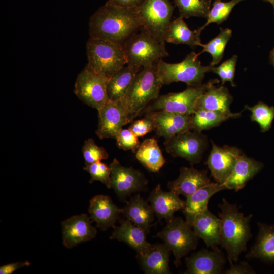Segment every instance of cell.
<instances>
[{"instance_id":"1","label":"cell","mask_w":274,"mask_h":274,"mask_svg":"<svg viewBox=\"0 0 274 274\" xmlns=\"http://www.w3.org/2000/svg\"><path fill=\"white\" fill-rule=\"evenodd\" d=\"M136 8H126L107 2L90 17V37L123 45L141 28Z\"/></svg>"},{"instance_id":"2","label":"cell","mask_w":274,"mask_h":274,"mask_svg":"<svg viewBox=\"0 0 274 274\" xmlns=\"http://www.w3.org/2000/svg\"><path fill=\"white\" fill-rule=\"evenodd\" d=\"M219 207L221 246L226 251L229 262H236L241 253L246 251L247 243L252 237L250 222L253 215L245 216L236 204L230 203L224 198Z\"/></svg>"},{"instance_id":"3","label":"cell","mask_w":274,"mask_h":274,"mask_svg":"<svg viewBox=\"0 0 274 274\" xmlns=\"http://www.w3.org/2000/svg\"><path fill=\"white\" fill-rule=\"evenodd\" d=\"M162 85L156 64L140 69L125 94L119 99L129 123L141 114L150 101L158 97Z\"/></svg>"},{"instance_id":"4","label":"cell","mask_w":274,"mask_h":274,"mask_svg":"<svg viewBox=\"0 0 274 274\" xmlns=\"http://www.w3.org/2000/svg\"><path fill=\"white\" fill-rule=\"evenodd\" d=\"M86 49L87 65L108 79L127 63L123 45L90 37Z\"/></svg>"},{"instance_id":"5","label":"cell","mask_w":274,"mask_h":274,"mask_svg":"<svg viewBox=\"0 0 274 274\" xmlns=\"http://www.w3.org/2000/svg\"><path fill=\"white\" fill-rule=\"evenodd\" d=\"M123 46L127 64L140 68L156 64L158 60L168 56L165 43L159 41L142 28Z\"/></svg>"},{"instance_id":"6","label":"cell","mask_w":274,"mask_h":274,"mask_svg":"<svg viewBox=\"0 0 274 274\" xmlns=\"http://www.w3.org/2000/svg\"><path fill=\"white\" fill-rule=\"evenodd\" d=\"M194 52L188 54L184 59L177 63H169L160 59L156 63L158 77L163 85L183 82L188 86L202 84L207 72L212 66H202Z\"/></svg>"},{"instance_id":"7","label":"cell","mask_w":274,"mask_h":274,"mask_svg":"<svg viewBox=\"0 0 274 274\" xmlns=\"http://www.w3.org/2000/svg\"><path fill=\"white\" fill-rule=\"evenodd\" d=\"M219 82L217 79L195 86H188L179 92L169 93L159 96L150 105H148L142 113L165 111L176 114L191 115L195 111V104L198 97L213 84Z\"/></svg>"},{"instance_id":"8","label":"cell","mask_w":274,"mask_h":274,"mask_svg":"<svg viewBox=\"0 0 274 274\" xmlns=\"http://www.w3.org/2000/svg\"><path fill=\"white\" fill-rule=\"evenodd\" d=\"M136 10L141 28L159 41L165 43V35L174 11L170 1L145 0Z\"/></svg>"},{"instance_id":"9","label":"cell","mask_w":274,"mask_h":274,"mask_svg":"<svg viewBox=\"0 0 274 274\" xmlns=\"http://www.w3.org/2000/svg\"><path fill=\"white\" fill-rule=\"evenodd\" d=\"M157 236L164 241L173 252L176 267L180 264L182 258L195 249L199 238L186 221L175 217L167 221Z\"/></svg>"},{"instance_id":"10","label":"cell","mask_w":274,"mask_h":274,"mask_svg":"<svg viewBox=\"0 0 274 274\" xmlns=\"http://www.w3.org/2000/svg\"><path fill=\"white\" fill-rule=\"evenodd\" d=\"M108 79L87 65L77 77L75 94L83 102L98 110L109 100Z\"/></svg>"},{"instance_id":"11","label":"cell","mask_w":274,"mask_h":274,"mask_svg":"<svg viewBox=\"0 0 274 274\" xmlns=\"http://www.w3.org/2000/svg\"><path fill=\"white\" fill-rule=\"evenodd\" d=\"M164 145L173 157L184 158L192 165L201 160L208 140L201 132L187 130L165 139Z\"/></svg>"},{"instance_id":"12","label":"cell","mask_w":274,"mask_h":274,"mask_svg":"<svg viewBox=\"0 0 274 274\" xmlns=\"http://www.w3.org/2000/svg\"><path fill=\"white\" fill-rule=\"evenodd\" d=\"M111 188L117 195L124 198L138 191H141L146 186L148 181L141 172L132 167L122 166L115 158L110 164Z\"/></svg>"},{"instance_id":"13","label":"cell","mask_w":274,"mask_h":274,"mask_svg":"<svg viewBox=\"0 0 274 274\" xmlns=\"http://www.w3.org/2000/svg\"><path fill=\"white\" fill-rule=\"evenodd\" d=\"M212 144V148L206 164L216 182L224 184L231 175L242 153L235 147H220L213 141Z\"/></svg>"},{"instance_id":"14","label":"cell","mask_w":274,"mask_h":274,"mask_svg":"<svg viewBox=\"0 0 274 274\" xmlns=\"http://www.w3.org/2000/svg\"><path fill=\"white\" fill-rule=\"evenodd\" d=\"M96 134L99 139L114 138L123 126L129 123L119 100L108 101L99 109Z\"/></svg>"},{"instance_id":"15","label":"cell","mask_w":274,"mask_h":274,"mask_svg":"<svg viewBox=\"0 0 274 274\" xmlns=\"http://www.w3.org/2000/svg\"><path fill=\"white\" fill-rule=\"evenodd\" d=\"M152 121L154 131L160 137L169 139L181 132L192 129L191 115H185L165 111L146 113Z\"/></svg>"},{"instance_id":"16","label":"cell","mask_w":274,"mask_h":274,"mask_svg":"<svg viewBox=\"0 0 274 274\" xmlns=\"http://www.w3.org/2000/svg\"><path fill=\"white\" fill-rule=\"evenodd\" d=\"M226 258L218 248L203 249L185 259L186 274H220L223 272Z\"/></svg>"},{"instance_id":"17","label":"cell","mask_w":274,"mask_h":274,"mask_svg":"<svg viewBox=\"0 0 274 274\" xmlns=\"http://www.w3.org/2000/svg\"><path fill=\"white\" fill-rule=\"evenodd\" d=\"M185 221L199 238L203 240L206 246L211 249L221 245V221L209 209L198 213Z\"/></svg>"},{"instance_id":"18","label":"cell","mask_w":274,"mask_h":274,"mask_svg":"<svg viewBox=\"0 0 274 274\" xmlns=\"http://www.w3.org/2000/svg\"><path fill=\"white\" fill-rule=\"evenodd\" d=\"M87 214L75 215L62 222L63 244L67 248L91 240L97 233Z\"/></svg>"},{"instance_id":"19","label":"cell","mask_w":274,"mask_h":274,"mask_svg":"<svg viewBox=\"0 0 274 274\" xmlns=\"http://www.w3.org/2000/svg\"><path fill=\"white\" fill-rule=\"evenodd\" d=\"M179 195L172 190L164 191L161 185L158 184L150 193L147 200L158 220L164 219L167 222L174 217L176 212L183 210L185 207V201Z\"/></svg>"},{"instance_id":"20","label":"cell","mask_w":274,"mask_h":274,"mask_svg":"<svg viewBox=\"0 0 274 274\" xmlns=\"http://www.w3.org/2000/svg\"><path fill=\"white\" fill-rule=\"evenodd\" d=\"M88 212L92 222H95L97 227L105 230L114 227L116 222L120 220L121 209L109 196L98 195L90 200Z\"/></svg>"},{"instance_id":"21","label":"cell","mask_w":274,"mask_h":274,"mask_svg":"<svg viewBox=\"0 0 274 274\" xmlns=\"http://www.w3.org/2000/svg\"><path fill=\"white\" fill-rule=\"evenodd\" d=\"M207 173L206 170H199L193 167H182L180 169L178 177L168 183V187L178 195L186 197L199 188L211 183Z\"/></svg>"},{"instance_id":"22","label":"cell","mask_w":274,"mask_h":274,"mask_svg":"<svg viewBox=\"0 0 274 274\" xmlns=\"http://www.w3.org/2000/svg\"><path fill=\"white\" fill-rule=\"evenodd\" d=\"M170 252L165 243L151 244L145 253L137 254V258L145 273L169 274Z\"/></svg>"},{"instance_id":"23","label":"cell","mask_w":274,"mask_h":274,"mask_svg":"<svg viewBox=\"0 0 274 274\" xmlns=\"http://www.w3.org/2000/svg\"><path fill=\"white\" fill-rule=\"evenodd\" d=\"M264 167V164L244 154L238 157L234 168L224 183L227 189L238 191L256 176Z\"/></svg>"},{"instance_id":"24","label":"cell","mask_w":274,"mask_h":274,"mask_svg":"<svg viewBox=\"0 0 274 274\" xmlns=\"http://www.w3.org/2000/svg\"><path fill=\"white\" fill-rule=\"evenodd\" d=\"M120 225L115 226L111 239L122 241L133 249L137 254L145 253L151 244L147 242V233L126 219L119 220Z\"/></svg>"},{"instance_id":"25","label":"cell","mask_w":274,"mask_h":274,"mask_svg":"<svg viewBox=\"0 0 274 274\" xmlns=\"http://www.w3.org/2000/svg\"><path fill=\"white\" fill-rule=\"evenodd\" d=\"M125 219L145 230L147 233L152 226L155 213L151 205L139 194L131 197L121 209Z\"/></svg>"},{"instance_id":"26","label":"cell","mask_w":274,"mask_h":274,"mask_svg":"<svg viewBox=\"0 0 274 274\" xmlns=\"http://www.w3.org/2000/svg\"><path fill=\"white\" fill-rule=\"evenodd\" d=\"M212 84L197 99L195 104V110L205 109L218 111L228 114H232L230 106L233 97L226 87H219Z\"/></svg>"},{"instance_id":"27","label":"cell","mask_w":274,"mask_h":274,"mask_svg":"<svg viewBox=\"0 0 274 274\" xmlns=\"http://www.w3.org/2000/svg\"><path fill=\"white\" fill-rule=\"evenodd\" d=\"M258 226L259 232L256 240L246 257L274 263V225L258 223Z\"/></svg>"},{"instance_id":"28","label":"cell","mask_w":274,"mask_h":274,"mask_svg":"<svg viewBox=\"0 0 274 274\" xmlns=\"http://www.w3.org/2000/svg\"><path fill=\"white\" fill-rule=\"evenodd\" d=\"M227 189L224 184L211 182L186 197L185 207L182 210L185 218L191 217L208 209L211 197L216 193Z\"/></svg>"},{"instance_id":"29","label":"cell","mask_w":274,"mask_h":274,"mask_svg":"<svg viewBox=\"0 0 274 274\" xmlns=\"http://www.w3.org/2000/svg\"><path fill=\"white\" fill-rule=\"evenodd\" d=\"M201 32L198 28L190 30L183 18L179 16L171 21L165 35V41L175 44L187 45L193 48L201 43Z\"/></svg>"},{"instance_id":"30","label":"cell","mask_w":274,"mask_h":274,"mask_svg":"<svg viewBox=\"0 0 274 274\" xmlns=\"http://www.w3.org/2000/svg\"><path fill=\"white\" fill-rule=\"evenodd\" d=\"M140 69L126 64L110 77L107 88L109 99L118 100L122 98Z\"/></svg>"},{"instance_id":"31","label":"cell","mask_w":274,"mask_h":274,"mask_svg":"<svg viewBox=\"0 0 274 274\" xmlns=\"http://www.w3.org/2000/svg\"><path fill=\"white\" fill-rule=\"evenodd\" d=\"M135 157L145 168L152 172H158L166 162L157 141L154 138L146 139L140 144Z\"/></svg>"},{"instance_id":"32","label":"cell","mask_w":274,"mask_h":274,"mask_svg":"<svg viewBox=\"0 0 274 274\" xmlns=\"http://www.w3.org/2000/svg\"><path fill=\"white\" fill-rule=\"evenodd\" d=\"M241 115V112L228 114L218 111L197 109L192 115V129L201 132L218 126L229 118L238 117Z\"/></svg>"},{"instance_id":"33","label":"cell","mask_w":274,"mask_h":274,"mask_svg":"<svg viewBox=\"0 0 274 274\" xmlns=\"http://www.w3.org/2000/svg\"><path fill=\"white\" fill-rule=\"evenodd\" d=\"M232 36V30L229 28H220V33L206 44H200L202 50L198 54L208 52L212 56L211 66L218 64L223 57L225 47Z\"/></svg>"},{"instance_id":"34","label":"cell","mask_w":274,"mask_h":274,"mask_svg":"<svg viewBox=\"0 0 274 274\" xmlns=\"http://www.w3.org/2000/svg\"><path fill=\"white\" fill-rule=\"evenodd\" d=\"M178 8L180 16L207 18L211 9V0H174Z\"/></svg>"},{"instance_id":"35","label":"cell","mask_w":274,"mask_h":274,"mask_svg":"<svg viewBox=\"0 0 274 274\" xmlns=\"http://www.w3.org/2000/svg\"><path fill=\"white\" fill-rule=\"evenodd\" d=\"M245 109L251 112V120L257 122L262 132L268 131L274 119V107L269 106L262 101L252 107L245 106Z\"/></svg>"},{"instance_id":"36","label":"cell","mask_w":274,"mask_h":274,"mask_svg":"<svg viewBox=\"0 0 274 274\" xmlns=\"http://www.w3.org/2000/svg\"><path fill=\"white\" fill-rule=\"evenodd\" d=\"M245 0H231L229 2H222L215 0L207 17L206 23L198 28L201 32L208 25L212 23L220 24L227 20L232 9L239 3Z\"/></svg>"},{"instance_id":"37","label":"cell","mask_w":274,"mask_h":274,"mask_svg":"<svg viewBox=\"0 0 274 274\" xmlns=\"http://www.w3.org/2000/svg\"><path fill=\"white\" fill-rule=\"evenodd\" d=\"M82 153L86 165L107 159L109 157L105 149L96 145L92 138L88 139L84 142Z\"/></svg>"},{"instance_id":"38","label":"cell","mask_w":274,"mask_h":274,"mask_svg":"<svg viewBox=\"0 0 274 274\" xmlns=\"http://www.w3.org/2000/svg\"><path fill=\"white\" fill-rule=\"evenodd\" d=\"M84 170L88 172L91 178L90 183L94 181H99L104 184L108 188H111V173L110 167L101 161H98L91 164L86 165Z\"/></svg>"},{"instance_id":"39","label":"cell","mask_w":274,"mask_h":274,"mask_svg":"<svg viewBox=\"0 0 274 274\" xmlns=\"http://www.w3.org/2000/svg\"><path fill=\"white\" fill-rule=\"evenodd\" d=\"M237 56L234 55L218 67L212 66L210 72L217 74L221 79L222 85L225 82H230L232 86H236L233 80L235 72Z\"/></svg>"},{"instance_id":"40","label":"cell","mask_w":274,"mask_h":274,"mask_svg":"<svg viewBox=\"0 0 274 274\" xmlns=\"http://www.w3.org/2000/svg\"><path fill=\"white\" fill-rule=\"evenodd\" d=\"M115 139L118 148L125 151L131 150L135 153L140 145L138 137L129 128H122Z\"/></svg>"},{"instance_id":"41","label":"cell","mask_w":274,"mask_h":274,"mask_svg":"<svg viewBox=\"0 0 274 274\" xmlns=\"http://www.w3.org/2000/svg\"><path fill=\"white\" fill-rule=\"evenodd\" d=\"M129 129L138 137H142L154 130V125L152 120L145 115L144 118L133 121Z\"/></svg>"},{"instance_id":"42","label":"cell","mask_w":274,"mask_h":274,"mask_svg":"<svg viewBox=\"0 0 274 274\" xmlns=\"http://www.w3.org/2000/svg\"><path fill=\"white\" fill-rule=\"evenodd\" d=\"M230 267L224 271L225 274H254L255 270L247 261H242L238 264L230 262Z\"/></svg>"},{"instance_id":"43","label":"cell","mask_w":274,"mask_h":274,"mask_svg":"<svg viewBox=\"0 0 274 274\" xmlns=\"http://www.w3.org/2000/svg\"><path fill=\"white\" fill-rule=\"evenodd\" d=\"M30 263L27 261L24 262H17L2 265L0 267L1 274H11L18 269L29 266Z\"/></svg>"},{"instance_id":"44","label":"cell","mask_w":274,"mask_h":274,"mask_svg":"<svg viewBox=\"0 0 274 274\" xmlns=\"http://www.w3.org/2000/svg\"><path fill=\"white\" fill-rule=\"evenodd\" d=\"M145 0H108L107 2L126 8H135Z\"/></svg>"},{"instance_id":"45","label":"cell","mask_w":274,"mask_h":274,"mask_svg":"<svg viewBox=\"0 0 274 274\" xmlns=\"http://www.w3.org/2000/svg\"><path fill=\"white\" fill-rule=\"evenodd\" d=\"M270 60L271 62V64L274 67V47L272 49V50L270 52Z\"/></svg>"},{"instance_id":"46","label":"cell","mask_w":274,"mask_h":274,"mask_svg":"<svg viewBox=\"0 0 274 274\" xmlns=\"http://www.w3.org/2000/svg\"><path fill=\"white\" fill-rule=\"evenodd\" d=\"M265 2H269L271 4L274 2V0H263Z\"/></svg>"},{"instance_id":"47","label":"cell","mask_w":274,"mask_h":274,"mask_svg":"<svg viewBox=\"0 0 274 274\" xmlns=\"http://www.w3.org/2000/svg\"><path fill=\"white\" fill-rule=\"evenodd\" d=\"M271 5H272L274 10V2L271 4Z\"/></svg>"}]
</instances>
